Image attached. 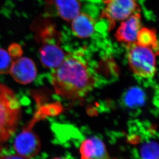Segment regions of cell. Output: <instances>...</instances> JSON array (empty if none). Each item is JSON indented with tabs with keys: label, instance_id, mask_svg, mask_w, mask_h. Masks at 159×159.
<instances>
[{
	"label": "cell",
	"instance_id": "cell-8",
	"mask_svg": "<svg viewBox=\"0 0 159 159\" xmlns=\"http://www.w3.org/2000/svg\"><path fill=\"white\" fill-rule=\"evenodd\" d=\"M9 73L17 83L27 84L34 80L37 70L35 63L31 59L20 57L14 61Z\"/></svg>",
	"mask_w": 159,
	"mask_h": 159
},
{
	"label": "cell",
	"instance_id": "cell-6",
	"mask_svg": "<svg viewBox=\"0 0 159 159\" xmlns=\"http://www.w3.org/2000/svg\"><path fill=\"white\" fill-rule=\"evenodd\" d=\"M35 123V120H31L17 135L14 142V148L17 155L24 159L34 158L40 150V140L32 130Z\"/></svg>",
	"mask_w": 159,
	"mask_h": 159
},
{
	"label": "cell",
	"instance_id": "cell-7",
	"mask_svg": "<svg viewBox=\"0 0 159 159\" xmlns=\"http://www.w3.org/2000/svg\"><path fill=\"white\" fill-rule=\"evenodd\" d=\"M143 135L132 134L130 142L136 145L135 150L139 159H159V144L155 138L156 131L152 127L143 126Z\"/></svg>",
	"mask_w": 159,
	"mask_h": 159
},
{
	"label": "cell",
	"instance_id": "cell-9",
	"mask_svg": "<svg viewBox=\"0 0 159 159\" xmlns=\"http://www.w3.org/2000/svg\"><path fill=\"white\" fill-rule=\"evenodd\" d=\"M141 28V16L139 12H135L123 21L115 36L118 41L128 45L135 42Z\"/></svg>",
	"mask_w": 159,
	"mask_h": 159
},
{
	"label": "cell",
	"instance_id": "cell-5",
	"mask_svg": "<svg viewBox=\"0 0 159 159\" xmlns=\"http://www.w3.org/2000/svg\"><path fill=\"white\" fill-rule=\"evenodd\" d=\"M105 4L101 18L109 23V30L114 29L116 23L124 21L132 14L139 12V5L135 0H102Z\"/></svg>",
	"mask_w": 159,
	"mask_h": 159
},
{
	"label": "cell",
	"instance_id": "cell-2",
	"mask_svg": "<svg viewBox=\"0 0 159 159\" xmlns=\"http://www.w3.org/2000/svg\"><path fill=\"white\" fill-rule=\"evenodd\" d=\"M38 40L41 62L43 66L55 69L65 60L67 53L61 47V36L57 29L48 20H42L37 26Z\"/></svg>",
	"mask_w": 159,
	"mask_h": 159
},
{
	"label": "cell",
	"instance_id": "cell-16",
	"mask_svg": "<svg viewBox=\"0 0 159 159\" xmlns=\"http://www.w3.org/2000/svg\"><path fill=\"white\" fill-rule=\"evenodd\" d=\"M8 51L9 52L11 55L15 60L21 57L23 53L21 47L17 44H12L10 45L8 49Z\"/></svg>",
	"mask_w": 159,
	"mask_h": 159
},
{
	"label": "cell",
	"instance_id": "cell-4",
	"mask_svg": "<svg viewBox=\"0 0 159 159\" xmlns=\"http://www.w3.org/2000/svg\"><path fill=\"white\" fill-rule=\"evenodd\" d=\"M127 47L128 63L134 75L145 79L153 77L156 71V58L158 52L135 42Z\"/></svg>",
	"mask_w": 159,
	"mask_h": 159
},
{
	"label": "cell",
	"instance_id": "cell-3",
	"mask_svg": "<svg viewBox=\"0 0 159 159\" xmlns=\"http://www.w3.org/2000/svg\"><path fill=\"white\" fill-rule=\"evenodd\" d=\"M21 106L11 88L0 84V144L14 134L21 116Z\"/></svg>",
	"mask_w": 159,
	"mask_h": 159
},
{
	"label": "cell",
	"instance_id": "cell-13",
	"mask_svg": "<svg viewBox=\"0 0 159 159\" xmlns=\"http://www.w3.org/2000/svg\"><path fill=\"white\" fill-rule=\"evenodd\" d=\"M147 96L144 90L138 87H132L124 93L122 105L129 110H138L145 104Z\"/></svg>",
	"mask_w": 159,
	"mask_h": 159
},
{
	"label": "cell",
	"instance_id": "cell-17",
	"mask_svg": "<svg viewBox=\"0 0 159 159\" xmlns=\"http://www.w3.org/2000/svg\"><path fill=\"white\" fill-rule=\"evenodd\" d=\"M0 159H25L18 155H7L0 157Z\"/></svg>",
	"mask_w": 159,
	"mask_h": 159
},
{
	"label": "cell",
	"instance_id": "cell-1",
	"mask_svg": "<svg viewBox=\"0 0 159 159\" xmlns=\"http://www.w3.org/2000/svg\"><path fill=\"white\" fill-rule=\"evenodd\" d=\"M57 94L72 100L81 99L96 86L97 78L81 51L68 53L51 76Z\"/></svg>",
	"mask_w": 159,
	"mask_h": 159
},
{
	"label": "cell",
	"instance_id": "cell-14",
	"mask_svg": "<svg viewBox=\"0 0 159 159\" xmlns=\"http://www.w3.org/2000/svg\"><path fill=\"white\" fill-rule=\"evenodd\" d=\"M139 45L149 47L159 53L156 32L153 29L142 27L139 32L135 42Z\"/></svg>",
	"mask_w": 159,
	"mask_h": 159
},
{
	"label": "cell",
	"instance_id": "cell-10",
	"mask_svg": "<svg viewBox=\"0 0 159 159\" xmlns=\"http://www.w3.org/2000/svg\"><path fill=\"white\" fill-rule=\"evenodd\" d=\"M81 159H110L104 143L97 137H90L81 143Z\"/></svg>",
	"mask_w": 159,
	"mask_h": 159
},
{
	"label": "cell",
	"instance_id": "cell-18",
	"mask_svg": "<svg viewBox=\"0 0 159 159\" xmlns=\"http://www.w3.org/2000/svg\"><path fill=\"white\" fill-rule=\"evenodd\" d=\"M64 159V158H53V159Z\"/></svg>",
	"mask_w": 159,
	"mask_h": 159
},
{
	"label": "cell",
	"instance_id": "cell-15",
	"mask_svg": "<svg viewBox=\"0 0 159 159\" xmlns=\"http://www.w3.org/2000/svg\"><path fill=\"white\" fill-rule=\"evenodd\" d=\"M15 60L8 50L0 48V75L9 73Z\"/></svg>",
	"mask_w": 159,
	"mask_h": 159
},
{
	"label": "cell",
	"instance_id": "cell-11",
	"mask_svg": "<svg viewBox=\"0 0 159 159\" xmlns=\"http://www.w3.org/2000/svg\"><path fill=\"white\" fill-rule=\"evenodd\" d=\"M71 22L73 33L78 37H89L94 33L95 29V21L87 14L80 12L72 20Z\"/></svg>",
	"mask_w": 159,
	"mask_h": 159
},
{
	"label": "cell",
	"instance_id": "cell-12",
	"mask_svg": "<svg viewBox=\"0 0 159 159\" xmlns=\"http://www.w3.org/2000/svg\"><path fill=\"white\" fill-rule=\"evenodd\" d=\"M62 19L71 22L80 12V0H49Z\"/></svg>",
	"mask_w": 159,
	"mask_h": 159
}]
</instances>
